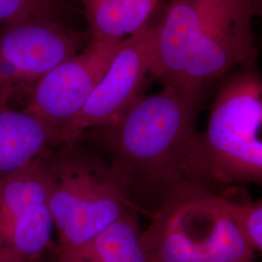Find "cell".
Returning <instances> with one entry per match:
<instances>
[{
	"mask_svg": "<svg viewBox=\"0 0 262 262\" xmlns=\"http://www.w3.org/2000/svg\"><path fill=\"white\" fill-rule=\"evenodd\" d=\"M200 102L166 85L158 94L139 95L111 127L92 129L137 213L150 217L177 188L192 183L188 164Z\"/></svg>",
	"mask_w": 262,
	"mask_h": 262,
	"instance_id": "6da1fadb",
	"label": "cell"
},
{
	"mask_svg": "<svg viewBox=\"0 0 262 262\" xmlns=\"http://www.w3.org/2000/svg\"><path fill=\"white\" fill-rule=\"evenodd\" d=\"M261 0H172L159 20L150 73L201 100L207 89L256 59Z\"/></svg>",
	"mask_w": 262,
	"mask_h": 262,
	"instance_id": "7a4b0ae2",
	"label": "cell"
},
{
	"mask_svg": "<svg viewBox=\"0 0 262 262\" xmlns=\"http://www.w3.org/2000/svg\"><path fill=\"white\" fill-rule=\"evenodd\" d=\"M262 81L253 66L225 77L198 133L188 170L192 183L215 192L262 182Z\"/></svg>",
	"mask_w": 262,
	"mask_h": 262,
	"instance_id": "3957f363",
	"label": "cell"
},
{
	"mask_svg": "<svg viewBox=\"0 0 262 262\" xmlns=\"http://www.w3.org/2000/svg\"><path fill=\"white\" fill-rule=\"evenodd\" d=\"M58 243L69 253L94 240L131 210L106 159L71 141L39 158Z\"/></svg>",
	"mask_w": 262,
	"mask_h": 262,
	"instance_id": "277c9868",
	"label": "cell"
},
{
	"mask_svg": "<svg viewBox=\"0 0 262 262\" xmlns=\"http://www.w3.org/2000/svg\"><path fill=\"white\" fill-rule=\"evenodd\" d=\"M150 219L142 231L150 262H254L217 192L195 183L177 188Z\"/></svg>",
	"mask_w": 262,
	"mask_h": 262,
	"instance_id": "5b68a950",
	"label": "cell"
},
{
	"mask_svg": "<svg viewBox=\"0 0 262 262\" xmlns=\"http://www.w3.org/2000/svg\"><path fill=\"white\" fill-rule=\"evenodd\" d=\"M90 34L60 19H34L0 28V102L28 98L53 68L82 51Z\"/></svg>",
	"mask_w": 262,
	"mask_h": 262,
	"instance_id": "8992f818",
	"label": "cell"
},
{
	"mask_svg": "<svg viewBox=\"0 0 262 262\" xmlns=\"http://www.w3.org/2000/svg\"><path fill=\"white\" fill-rule=\"evenodd\" d=\"M55 230L39 159L0 180V262L43 261Z\"/></svg>",
	"mask_w": 262,
	"mask_h": 262,
	"instance_id": "52a82bcc",
	"label": "cell"
},
{
	"mask_svg": "<svg viewBox=\"0 0 262 262\" xmlns=\"http://www.w3.org/2000/svg\"><path fill=\"white\" fill-rule=\"evenodd\" d=\"M158 29L159 20L122 41L82 111L59 132L58 145L77 140L85 131L109 128L122 119L150 73Z\"/></svg>",
	"mask_w": 262,
	"mask_h": 262,
	"instance_id": "ba28073f",
	"label": "cell"
},
{
	"mask_svg": "<svg viewBox=\"0 0 262 262\" xmlns=\"http://www.w3.org/2000/svg\"><path fill=\"white\" fill-rule=\"evenodd\" d=\"M120 44L90 39L82 51L53 68L35 84L23 110L56 131L58 140L59 132L82 111L102 80Z\"/></svg>",
	"mask_w": 262,
	"mask_h": 262,
	"instance_id": "9c48e42d",
	"label": "cell"
},
{
	"mask_svg": "<svg viewBox=\"0 0 262 262\" xmlns=\"http://www.w3.org/2000/svg\"><path fill=\"white\" fill-rule=\"evenodd\" d=\"M57 146L56 131L9 104L0 102V180Z\"/></svg>",
	"mask_w": 262,
	"mask_h": 262,
	"instance_id": "30bf717a",
	"label": "cell"
},
{
	"mask_svg": "<svg viewBox=\"0 0 262 262\" xmlns=\"http://www.w3.org/2000/svg\"><path fill=\"white\" fill-rule=\"evenodd\" d=\"M94 42L120 44L152 24L160 0H80Z\"/></svg>",
	"mask_w": 262,
	"mask_h": 262,
	"instance_id": "8fae6325",
	"label": "cell"
},
{
	"mask_svg": "<svg viewBox=\"0 0 262 262\" xmlns=\"http://www.w3.org/2000/svg\"><path fill=\"white\" fill-rule=\"evenodd\" d=\"M137 214L127 212L77 251L57 253L66 262H150Z\"/></svg>",
	"mask_w": 262,
	"mask_h": 262,
	"instance_id": "7c38bea8",
	"label": "cell"
},
{
	"mask_svg": "<svg viewBox=\"0 0 262 262\" xmlns=\"http://www.w3.org/2000/svg\"><path fill=\"white\" fill-rule=\"evenodd\" d=\"M217 194L225 214L228 215L245 243L253 252L260 253L262 250L261 200H235L225 190H223V193L217 192Z\"/></svg>",
	"mask_w": 262,
	"mask_h": 262,
	"instance_id": "4fadbf2b",
	"label": "cell"
},
{
	"mask_svg": "<svg viewBox=\"0 0 262 262\" xmlns=\"http://www.w3.org/2000/svg\"><path fill=\"white\" fill-rule=\"evenodd\" d=\"M64 0H0V28L34 19H60Z\"/></svg>",
	"mask_w": 262,
	"mask_h": 262,
	"instance_id": "5bb4252c",
	"label": "cell"
},
{
	"mask_svg": "<svg viewBox=\"0 0 262 262\" xmlns=\"http://www.w3.org/2000/svg\"><path fill=\"white\" fill-rule=\"evenodd\" d=\"M42 262H66L56 251V253L51 254L50 256H48L46 259H44Z\"/></svg>",
	"mask_w": 262,
	"mask_h": 262,
	"instance_id": "9a60e30c",
	"label": "cell"
}]
</instances>
